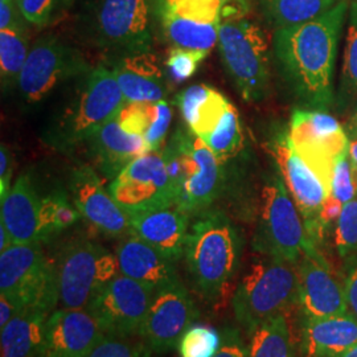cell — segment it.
<instances>
[{"label":"cell","mask_w":357,"mask_h":357,"mask_svg":"<svg viewBox=\"0 0 357 357\" xmlns=\"http://www.w3.org/2000/svg\"><path fill=\"white\" fill-rule=\"evenodd\" d=\"M150 355L151 349L144 342L132 340V337L105 336L89 357H150Z\"/></svg>","instance_id":"cell-38"},{"label":"cell","mask_w":357,"mask_h":357,"mask_svg":"<svg viewBox=\"0 0 357 357\" xmlns=\"http://www.w3.org/2000/svg\"><path fill=\"white\" fill-rule=\"evenodd\" d=\"M105 336L86 308L61 307L47 320L45 357H89Z\"/></svg>","instance_id":"cell-19"},{"label":"cell","mask_w":357,"mask_h":357,"mask_svg":"<svg viewBox=\"0 0 357 357\" xmlns=\"http://www.w3.org/2000/svg\"><path fill=\"white\" fill-rule=\"evenodd\" d=\"M48 314L22 311L0 330L1 357H45Z\"/></svg>","instance_id":"cell-28"},{"label":"cell","mask_w":357,"mask_h":357,"mask_svg":"<svg viewBox=\"0 0 357 357\" xmlns=\"http://www.w3.org/2000/svg\"><path fill=\"white\" fill-rule=\"evenodd\" d=\"M17 314H20L19 308L10 299L0 295V330H3Z\"/></svg>","instance_id":"cell-47"},{"label":"cell","mask_w":357,"mask_h":357,"mask_svg":"<svg viewBox=\"0 0 357 357\" xmlns=\"http://www.w3.org/2000/svg\"><path fill=\"white\" fill-rule=\"evenodd\" d=\"M86 17L101 50L114 56L151 51V0H94Z\"/></svg>","instance_id":"cell-10"},{"label":"cell","mask_w":357,"mask_h":357,"mask_svg":"<svg viewBox=\"0 0 357 357\" xmlns=\"http://www.w3.org/2000/svg\"><path fill=\"white\" fill-rule=\"evenodd\" d=\"M355 1H357V0H355Z\"/></svg>","instance_id":"cell-53"},{"label":"cell","mask_w":357,"mask_h":357,"mask_svg":"<svg viewBox=\"0 0 357 357\" xmlns=\"http://www.w3.org/2000/svg\"><path fill=\"white\" fill-rule=\"evenodd\" d=\"M340 0H259L261 10L275 31L301 26L331 11Z\"/></svg>","instance_id":"cell-30"},{"label":"cell","mask_w":357,"mask_h":357,"mask_svg":"<svg viewBox=\"0 0 357 357\" xmlns=\"http://www.w3.org/2000/svg\"><path fill=\"white\" fill-rule=\"evenodd\" d=\"M168 0H158L156 7L165 4ZM255 0H222L224 3V13H222V20L236 17V16H245L253 7Z\"/></svg>","instance_id":"cell-45"},{"label":"cell","mask_w":357,"mask_h":357,"mask_svg":"<svg viewBox=\"0 0 357 357\" xmlns=\"http://www.w3.org/2000/svg\"><path fill=\"white\" fill-rule=\"evenodd\" d=\"M88 143L101 172L110 181L132 160L151 151L142 137L125 131L116 119L97 128Z\"/></svg>","instance_id":"cell-24"},{"label":"cell","mask_w":357,"mask_h":357,"mask_svg":"<svg viewBox=\"0 0 357 357\" xmlns=\"http://www.w3.org/2000/svg\"><path fill=\"white\" fill-rule=\"evenodd\" d=\"M348 8L349 1L340 0L312 22L274 32L278 72L307 109L327 112L335 103V64Z\"/></svg>","instance_id":"cell-1"},{"label":"cell","mask_w":357,"mask_h":357,"mask_svg":"<svg viewBox=\"0 0 357 357\" xmlns=\"http://www.w3.org/2000/svg\"><path fill=\"white\" fill-rule=\"evenodd\" d=\"M0 222L13 243H41V197L28 174L20 175L0 200Z\"/></svg>","instance_id":"cell-23"},{"label":"cell","mask_w":357,"mask_h":357,"mask_svg":"<svg viewBox=\"0 0 357 357\" xmlns=\"http://www.w3.org/2000/svg\"><path fill=\"white\" fill-rule=\"evenodd\" d=\"M303 335L307 357H343L357 345V320L349 314L307 319Z\"/></svg>","instance_id":"cell-25"},{"label":"cell","mask_w":357,"mask_h":357,"mask_svg":"<svg viewBox=\"0 0 357 357\" xmlns=\"http://www.w3.org/2000/svg\"><path fill=\"white\" fill-rule=\"evenodd\" d=\"M287 132L295 151L331 191L335 165L349 151L351 141L344 128L327 112L295 109Z\"/></svg>","instance_id":"cell-12"},{"label":"cell","mask_w":357,"mask_h":357,"mask_svg":"<svg viewBox=\"0 0 357 357\" xmlns=\"http://www.w3.org/2000/svg\"><path fill=\"white\" fill-rule=\"evenodd\" d=\"M16 3L29 24L44 26L51 22L59 0H16Z\"/></svg>","instance_id":"cell-41"},{"label":"cell","mask_w":357,"mask_h":357,"mask_svg":"<svg viewBox=\"0 0 357 357\" xmlns=\"http://www.w3.org/2000/svg\"><path fill=\"white\" fill-rule=\"evenodd\" d=\"M11 245H13V237L7 228L0 222V252L8 249Z\"/></svg>","instance_id":"cell-49"},{"label":"cell","mask_w":357,"mask_h":357,"mask_svg":"<svg viewBox=\"0 0 357 357\" xmlns=\"http://www.w3.org/2000/svg\"><path fill=\"white\" fill-rule=\"evenodd\" d=\"M90 70L91 66L76 48L57 38H41L31 48L16 86L23 102L38 105L66 81Z\"/></svg>","instance_id":"cell-11"},{"label":"cell","mask_w":357,"mask_h":357,"mask_svg":"<svg viewBox=\"0 0 357 357\" xmlns=\"http://www.w3.org/2000/svg\"><path fill=\"white\" fill-rule=\"evenodd\" d=\"M335 246L343 261L357 264V197L343 205L336 220Z\"/></svg>","instance_id":"cell-36"},{"label":"cell","mask_w":357,"mask_h":357,"mask_svg":"<svg viewBox=\"0 0 357 357\" xmlns=\"http://www.w3.org/2000/svg\"><path fill=\"white\" fill-rule=\"evenodd\" d=\"M331 196L336 202L344 205L356 199L357 191L352 178L351 160L348 153L342 156L333 168L332 174Z\"/></svg>","instance_id":"cell-40"},{"label":"cell","mask_w":357,"mask_h":357,"mask_svg":"<svg viewBox=\"0 0 357 357\" xmlns=\"http://www.w3.org/2000/svg\"><path fill=\"white\" fill-rule=\"evenodd\" d=\"M270 153L303 218L310 240L318 246L326 234L321 225V212L331 195L330 188L295 151L289 132H281L270 142Z\"/></svg>","instance_id":"cell-14"},{"label":"cell","mask_w":357,"mask_h":357,"mask_svg":"<svg viewBox=\"0 0 357 357\" xmlns=\"http://www.w3.org/2000/svg\"><path fill=\"white\" fill-rule=\"evenodd\" d=\"M115 257L122 275L153 291L180 280L174 261L132 234L118 243Z\"/></svg>","instance_id":"cell-22"},{"label":"cell","mask_w":357,"mask_h":357,"mask_svg":"<svg viewBox=\"0 0 357 357\" xmlns=\"http://www.w3.org/2000/svg\"><path fill=\"white\" fill-rule=\"evenodd\" d=\"M243 238L222 211L208 209L197 215L188 231L185 259L195 289L208 301L228 290L240 265Z\"/></svg>","instance_id":"cell-2"},{"label":"cell","mask_w":357,"mask_h":357,"mask_svg":"<svg viewBox=\"0 0 357 357\" xmlns=\"http://www.w3.org/2000/svg\"><path fill=\"white\" fill-rule=\"evenodd\" d=\"M64 1L65 4H70L72 3V0H63Z\"/></svg>","instance_id":"cell-52"},{"label":"cell","mask_w":357,"mask_h":357,"mask_svg":"<svg viewBox=\"0 0 357 357\" xmlns=\"http://www.w3.org/2000/svg\"><path fill=\"white\" fill-rule=\"evenodd\" d=\"M199 311L191 294L178 280L156 290L147 314L142 337L155 354H166L197 319Z\"/></svg>","instance_id":"cell-16"},{"label":"cell","mask_w":357,"mask_h":357,"mask_svg":"<svg viewBox=\"0 0 357 357\" xmlns=\"http://www.w3.org/2000/svg\"><path fill=\"white\" fill-rule=\"evenodd\" d=\"M208 54L202 52L188 51L181 48H171L166 66L174 81L183 82L190 79L197 70L199 64Z\"/></svg>","instance_id":"cell-39"},{"label":"cell","mask_w":357,"mask_h":357,"mask_svg":"<svg viewBox=\"0 0 357 357\" xmlns=\"http://www.w3.org/2000/svg\"><path fill=\"white\" fill-rule=\"evenodd\" d=\"M298 302L307 319L348 314L344 287L335 278L328 262L312 246L296 264Z\"/></svg>","instance_id":"cell-17"},{"label":"cell","mask_w":357,"mask_h":357,"mask_svg":"<svg viewBox=\"0 0 357 357\" xmlns=\"http://www.w3.org/2000/svg\"><path fill=\"white\" fill-rule=\"evenodd\" d=\"M221 345L220 333L208 326H192L178 343L180 357H215Z\"/></svg>","instance_id":"cell-37"},{"label":"cell","mask_w":357,"mask_h":357,"mask_svg":"<svg viewBox=\"0 0 357 357\" xmlns=\"http://www.w3.org/2000/svg\"><path fill=\"white\" fill-rule=\"evenodd\" d=\"M348 156H349V160H351L352 178H354V183H355V187H356L357 191V139H352L351 143H349Z\"/></svg>","instance_id":"cell-48"},{"label":"cell","mask_w":357,"mask_h":357,"mask_svg":"<svg viewBox=\"0 0 357 357\" xmlns=\"http://www.w3.org/2000/svg\"><path fill=\"white\" fill-rule=\"evenodd\" d=\"M249 357H295L289 321L284 314L266 320L250 333Z\"/></svg>","instance_id":"cell-31"},{"label":"cell","mask_w":357,"mask_h":357,"mask_svg":"<svg viewBox=\"0 0 357 357\" xmlns=\"http://www.w3.org/2000/svg\"><path fill=\"white\" fill-rule=\"evenodd\" d=\"M72 202L89 224L110 237L130 234V216L105 188L94 168L77 167L69 180Z\"/></svg>","instance_id":"cell-18"},{"label":"cell","mask_w":357,"mask_h":357,"mask_svg":"<svg viewBox=\"0 0 357 357\" xmlns=\"http://www.w3.org/2000/svg\"><path fill=\"white\" fill-rule=\"evenodd\" d=\"M255 248L262 255L296 265L312 243L278 168L265 178L259 193Z\"/></svg>","instance_id":"cell-5"},{"label":"cell","mask_w":357,"mask_h":357,"mask_svg":"<svg viewBox=\"0 0 357 357\" xmlns=\"http://www.w3.org/2000/svg\"><path fill=\"white\" fill-rule=\"evenodd\" d=\"M298 301V274L293 264L264 255L240 282L233 310L240 326L252 333L266 320L284 314Z\"/></svg>","instance_id":"cell-6"},{"label":"cell","mask_w":357,"mask_h":357,"mask_svg":"<svg viewBox=\"0 0 357 357\" xmlns=\"http://www.w3.org/2000/svg\"><path fill=\"white\" fill-rule=\"evenodd\" d=\"M335 101L342 112L357 109V1L349 6L343 66Z\"/></svg>","instance_id":"cell-32"},{"label":"cell","mask_w":357,"mask_h":357,"mask_svg":"<svg viewBox=\"0 0 357 357\" xmlns=\"http://www.w3.org/2000/svg\"><path fill=\"white\" fill-rule=\"evenodd\" d=\"M121 128L142 137L150 150H163L172 121L166 100L159 102H125L115 116Z\"/></svg>","instance_id":"cell-27"},{"label":"cell","mask_w":357,"mask_h":357,"mask_svg":"<svg viewBox=\"0 0 357 357\" xmlns=\"http://www.w3.org/2000/svg\"><path fill=\"white\" fill-rule=\"evenodd\" d=\"M59 303L63 308L89 306L103 287L119 274L115 253L90 240H73L61 249L57 262Z\"/></svg>","instance_id":"cell-9"},{"label":"cell","mask_w":357,"mask_h":357,"mask_svg":"<svg viewBox=\"0 0 357 357\" xmlns=\"http://www.w3.org/2000/svg\"><path fill=\"white\" fill-rule=\"evenodd\" d=\"M128 216L176 204V193L163 150L143 153L125 167L109 185Z\"/></svg>","instance_id":"cell-13"},{"label":"cell","mask_w":357,"mask_h":357,"mask_svg":"<svg viewBox=\"0 0 357 357\" xmlns=\"http://www.w3.org/2000/svg\"><path fill=\"white\" fill-rule=\"evenodd\" d=\"M153 294L151 289L119 273L86 310L106 336H142Z\"/></svg>","instance_id":"cell-15"},{"label":"cell","mask_w":357,"mask_h":357,"mask_svg":"<svg viewBox=\"0 0 357 357\" xmlns=\"http://www.w3.org/2000/svg\"><path fill=\"white\" fill-rule=\"evenodd\" d=\"M13 153L6 144H1L0 149V200L11 190V176H13Z\"/></svg>","instance_id":"cell-44"},{"label":"cell","mask_w":357,"mask_h":357,"mask_svg":"<svg viewBox=\"0 0 357 357\" xmlns=\"http://www.w3.org/2000/svg\"><path fill=\"white\" fill-rule=\"evenodd\" d=\"M29 51L26 32L0 29V78L3 90H8L17 84Z\"/></svg>","instance_id":"cell-34"},{"label":"cell","mask_w":357,"mask_h":357,"mask_svg":"<svg viewBox=\"0 0 357 357\" xmlns=\"http://www.w3.org/2000/svg\"><path fill=\"white\" fill-rule=\"evenodd\" d=\"M348 137H352L354 139H357V109L354 112V114L349 119V123H348Z\"/></svg>","instance_id":"cell-50"},{"label":"cell","mask_w":357,"mask_h":357,"mask_svg":"<svg viewBox=\"0 0 357 357\" xmlns=\"http://www.w3.org/2000/svg\"><path fill=\"white\" fill-rule=\"evenodd\" d=\"M126 100L119 89L114 72L107 66L91 68L79 82L44 134V141L60 151H70L88 142L94 131L115 116Z\"/></svg>","instance_id":"cell-3"},{"label":"cell","mask_w":357,"mask_h":357,"mask_svg":"<svg viewBox=\"0 0 357 357\" xmlns=\"http://www.w3.org/2000/svg\"><path fill=\"white\" fill-rule=\"evenodd\" d=\"M26 22L16 0H0V29L26 32Z\"/></svg>","instance_id":"cell-42"},{"label":"cell","mask_w":357,"mask_h":357,"mask_svg":"<svg viewBox=\"0 0 357 357\" xmlns=\"http://www.w3.org/2000/svg\"><path fill=\"white\" fill-rule=\"evenodd\" d=\"M215 357H249V351L243 344L238 332L225 330L221 335V345Z\"/></svg>","instance_id":"cell-43"},{"label":"cell","mask_w":357,"mask_h":357,"mask_svg":"<svg viewBox=\"0 0 357 357\" xmlns=\"http://www.w3.org/2000/svg\"><path fill=\"white\" fill-rule=\"evenodd\" d=\"M0 294L19 311H43L51 315L59 305L56 264L41 243H13L0 252Z\"/></svg>","instance_id":"cell-8"},{"label":"cell","mask_w":357,"mask_h":357,"mask_svg":"<svg viewBox=\"0 0 357 357\" xmlns=\"http://www.w3.org/2000/svg\"><path fill=\"white\" fill-rule=\"evenodd\" d=\"M348 314L357 320V266L349 271L344 284Z\"/></svg>","instance_id":"cell-46"},{"label":"cell","mask_w":357,"mask_h":357,"mask_svg":"<svg viewBox=\"0 0 357 357\" xmlns=\"http://www.w3.org/2000/svg\"><path fill=\"white\" fill-rule=\"evenodd\" d=\"M167 41L172 48L202 52L209 54L218 43L221 23H204L176 13H158Z\"/></svg>","instance_id":"cell-29"},{"label":"cell","mask_w":357,"mask_h":357,"mask_svg":"<svg viewBox=\"0 0 357 357\" xmlns=\"http://www.w3.org/2000/svg\"><path fill=\"white\" fill-rule=\"evenodd\" d=\"M217 44L225 70L243 100L262 101L270 85V51L262 28L245 16L224 19Z\"/></svg>","instance_id":"cell-7"},{"label":"cell","mask_w":357,"mask_h":357,"mask_svg":"<svg viewBox=\"0 0 357 357\" xmlns=\"http://www.w3.org/2000/svg\"><path fill=\"white\" fill-rule=\"evenodd\" d=\"M176 193V206L188 216L208 211L224 190V163L190 128H178L163 149Z\"/></svg>","instance_id":"cell-4"},{"label":"cell","mask_w":357,"mask_h":357,"mask_svg":"<svg viewBox=\"0 0 357 357\" xmlns=\"http://www.w3.org/2000/svg\"><path fill=\"white\" fill-rule=\"evenodd\" d=\"M203 141L224 165L241 153L245 144V134L240 115L233 105H230L216 128Z\"/></svg>","instance_id":"cell-35"},{"label":"cell","mask_w":357,"mask_h":357,"mask_svg":"<svg viewBox=\"0 0 357 357\" xmlns=\"http://www.w3.org/2000/svg\"><path fill=\"white\" fill-rule=\"evenodd\" d=\"M156 1H158V0H156Z\"/></svg>","instance_id":"cell-54"},{"label":"cell","mask_w":357,"mask_h":357,"mask_svg":"<svg viewBox=\"0 0 357 357\" xmlns=\"http://www.w3.org/2000/svg\"><path fill=\"white\" fill-rule=\"evenodd\" d=\"M343 357H357V345H355L351 351H348Z\"/></svg>","instance_id":"cell-51"},{"label":"cell","mask_w":357,"mask_h":357,"mask_svg":"<svg viewBox=\"0 0 357 357\" xmlns=\"http://www.w3.org/2000/svg\"><path fill=\"white\" fill-rule=\"evenodd\" d=\"M112 70L126 102H159L167 97L166 76L150 52L114 56Z\"/></svg>","instance_id":"cell-21"},{"label":"cell","mask_w":357,"mask_h":357,"mask_svg":"<svg viewBox=\"0 0 357 357\" xmlns=\"http://www.w3.org/2000/svg\"><path fill=\"white\" fill-rule=\"evenodd\" d=\"M188 231L190 216L176 205L130 216V234L141 238L174 262L184 255Z\"/></svg>","instance_id":"cell-20"},{"label":"cell","mask_w":357,"mask_h":357,"mask_svg":"<svg viewBox=\"0 0 357 357\" xmlns=\"http://www.w3.org/2000/svg\"><path fill=\"white\" fill-rule=\"evenodd\" d=\"M230 105L224 94L205 84L192 85L178 97V109L187 128L202 139L216 128Z\"/></svg>","instance_id":"cell-26"},{"label":"cell","mask_w":357,"mask_h":357,"mask_svg":"<svg viewBox=\"0 0 357 357\" xmlns=\"http://www.w3.org/2000/svg\"><path fill=\"white\" fill-rule=\"evenodd\" d=\"M79 216L73 202L63 190L52 191L41 197V241L44 243L70 228Z\"/></svg>","instance_id":"cell-33"}]
</instances>
